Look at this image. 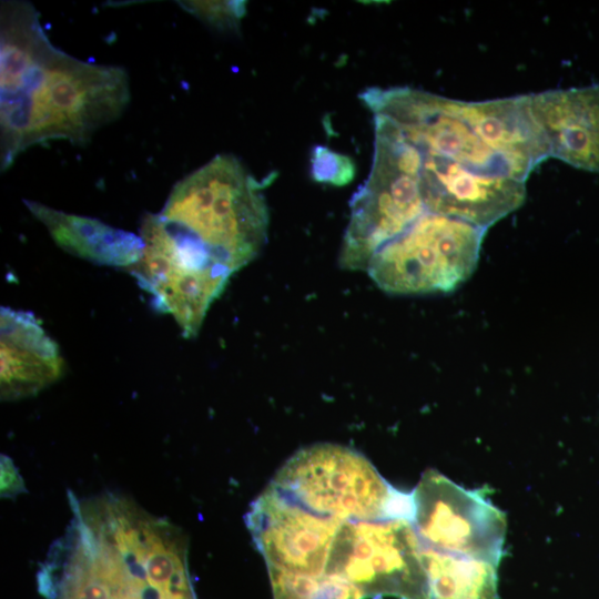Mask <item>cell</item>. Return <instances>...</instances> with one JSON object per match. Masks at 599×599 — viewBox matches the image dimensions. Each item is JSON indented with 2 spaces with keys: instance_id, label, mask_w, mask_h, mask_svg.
<instances>
[{
  "instance_id": "cell-1",
  "label": "cell",
  "mask_w": 599,
  "mask_h": 599,
  "mask_svg": "<svg viewBox=\"0 0 599 599\" xmlns=\"http://www.w3.org/2000/svg\"><path fill=\"white\" fill-rule=\"evenodd\" d=\"M126 71L55 47L27 1L0 7V165L51 141L84 145L130 102Z\"/></svg>"
},
{
  "instance_id": "cell-2",
  "label": "cell",
  "mask_w": 599,
  "mask_h": 599,
  "mask_svg": "<svg viewBox=\"0 0 599 599\" xmlns=\"http://www.w3.org/2000/svg\"><path fill=\"white\" fill-rule=\"evenodd\" d=\"M231 154H219L174 184L159 219L173 234L206 252L232 274L261 252L268 210L263 189Z\"/></svg>"
},
{
  "instance_id": "cell-3",
  "label": "cell",
  "mask_w": 599,
  "mask_h": 599,
  "mask_svg": "<svg viewBox=\"0 0 599 599\" xmlns=\"http://www.w3.org/2000/svg\"><path fill=\"white\" fill-rule=\"evenodd\" d=\"M271 486L306 509L341 522L413 519L412 495L394 489L364 455L341 445L300 449Z\"/></svg>"
},
{
  "instance_id": "cell-4",
  "label": "cell",
  "mask_w": 599,
  "mask_h": 599,
  "mask_svg": "<svg viewBox=\"0 0 599 599\" xmlns=\"http://www.w3.org/2000/svg\"><path fill=\"white\" fill-rule=\"evenodd\" d=\"M369 175L351 199L339 265L366 271L373 255L427 212L419 187L418 150L382 115H374Z\"/></svg>"
},
{
  "instance_id": "cell-5",
  "label": "cell",
  "mask_w": 599,
  "mask_h": 599,
  "mask_svg": "<svg viewBox=\"0 0 599 599\" xmlns=\"http://www.w3.org/2000/svg\"><path fill=\"white\" fill-rule=\"evenodd\" d=\"M487 229L426 212L370 258L366 272L390 294L450 292L475 271Z\"/></svg>"
},
{
  "instance_id": "cell-6",
  "label": "cell",
  "mask_w": 599,
  "mask_h": 599,
  "mask_svg": "<svg viewBox=\"0 0 599 599\" xmlns=\"http://www.w3.org/2000/svg\"><path fill=\"white\" fill-rule=\"evenodd\" d=\"M143 253L128 268L154 307L170 314L182 335H197L212 303L224 291L232 273L206 252L170 232L156 213L140 224Z\"/></svg>"
},
{
  "instance_id": "cell-7",
  "label": "cell",
  "mask_w": 599,
  "mask_h": 599,
  "mask_svg": "<svg viewBox=\"0 0 599 599\" xmlns=\"http://www.w3.org/2000/svg\"><path fill=\"white\" fill-rule=\"evenodd\" d=\"M325 573H335L365 597L420 599L422 544L407 518L344 522L334 539Z\"/></svg>"
},
{
  "instance_id": "cell-8",
  "label": "cell",
  "mask_w": 599,
  "mask_h": 599,
  "mask_svg": "<svg viewBox=\"0 0 599 599\" xmlns=\"http://www.w3.org/2000/svg\"><path fill=\"white\" fill-rule=\"evenodd\" d=\"M413 498V526L424 547L499 564L506 515L479 489H466L427 469Z\"/></svg>"
},
{
  "instance_id": "cell-9",
  "label": "cell",
  "mask_w": 599,
  "mask_h": 599,
  "mask_svg": "<svg viewBox=\"0 0 599 599\" xmlns=\"http://www.w3.org/2000/svg\"><path fill=\"white\" fill-rule=\"evenodd\" d=\"M245 520L268 569L313 577L325 575L344 524L306 509L271 485L254 500Z\"/></svg>"
},
{
  "instance_id": "cell-10",
  "label": "cell",
  "mask_w": 599,
  "mask_h": 599,
  "mask_svg": "<svg viewBox=\"0 0 599 599\" xmlns=\"http://www.w3.org/2000/svg\"><path fill=\"white\" fill-rule=\"evenodd\" d=\"M418 152L419 187L427 212L488 229L526 199V182L485 175L446 158Z\"/></svg>"
},
{
  "instance_id": "cell-11",
  "label": "cell",
  "mask_w": 599,
  "mask_h": 599,
  "mask_svg": "<svg viewBox=\"0 0 599 599\" xmlns=\"http://www.w3.org/2000/svg\"><path fill=\"white\" fill-rule=\"evenodd\" d=\"M528 102L550 156L599 173V83L531 93Z\"/></svg>"
},
{
  "instance_id": "cell-12",
  "label": "cell",
  "mask_w": 599,
  "mask_h": 599,
  "mask_svg": "<svg viewBox=\"0 0 599 599\" xmlns=\"http://www.w3.org/2000/svg\"><path fill=\"white\" fill-rule=\"evenodd\" d=\"M0 386L2 399L33 396L64 372L58 344L30 312L0 309Z\"/></svg>"
},
{
  "instance_id": "cell-13",
  "label": "cell",
  "mask_w": 599,
  "mask_h": 599,
  "mask_svg": "<svg viewBox=\"0 0 599 599\" xmlns=\"http://www.w3.org/2000/svg\"><path fill=\"white\" fill-rule=\"evenodd\" d=\"M455 104L460 116L510 164L521 181L526 182L550 156L546 136L530 111L528 94L477 102L455 100Z\"/></svg>"
},
{
  "instance_id": "cell-14",
  "label": "cell",
  "mask_w": 599,
  "mask_h": 599,
  "mask_svg": "<svg viewBox=\"0 0 599 599\" xmlns=\"http://www.w3.org/2000/svg\"><path fill=\"white\" fill-rule=\"evenodd\" d=\"M23 203L45 226L55 244L69 254L94 264L128 270L143 253L140 235L35 201L23 200Z\"/></svg>"
},
{
  "instance_id": "cell-15",
  "label": "cell",
  "mask_w": 599,
  "mask_h": 599,
  "mask_svg": "<svg viewBox=\"0 0 599 599\" xmlns=\"http://www.w3.org/2000/svg\"><path fill=\"white\" fill-rule=\"evenodd\" d=\"M420 599H496L498 565L434 550L422 545Z\"/></svg>"
},
{
  "instance_id": "cell-16",
  "label": "cell",
  "mask_w": 599,
  "mask_h": 599,
  "mask_svg": "<svg viewBox=\"0 0 599 599\" xmlns=\"http://www.w3.org/2000/svg\"><path fill=\"white\" fill-rule=\"evenodd\" d=\"M309 155V173L318 183L343 186L352 182L355 176V164L348 155L325 145L313 146Z\"/></svg>"
},
{
  "instance_id": "cell-17",
  "label": "cell",
  "mask_w": 599,
  "mask_h": 599,
  "mask_svg": "<svg viewBox=\"0 0 599 599\" xmlns=\"http://www.w3.org/2000/svg\"><path fill=\"white\" fill-rule=\"evenodd\" d=\"M181 7L217 28H235L245 13L243 1H183Z\"/></svg>"
},
{
  "instance_id": "cell-18",
  "label": "cell",
  "mask_w": 599,
  "mask_h": 599,
  "mask_svg": "<svg viewBox=\"0 0 599 599\" xmlns=\"http://www.w3.org/2000/svg\"><path fill=\"white\" fill-rule=\"evenodd\" d=\"M23 489V481L11 459L2 456L1 460V495L13 497Z\"/></svg>"
}]
</instances>
